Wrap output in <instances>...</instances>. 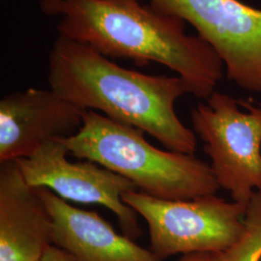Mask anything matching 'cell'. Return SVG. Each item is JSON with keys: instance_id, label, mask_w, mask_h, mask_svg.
<instances>
[{"instance_id": "cell-4", "label": "cell", "mask_w": 261, "mask_h": 261, "mask_svg": "<svg viewBox=\"0 0 261 261\" xmlns=\"http://www.w3.org/2000/svg\"><path fill=\"white\" fill-rule=\"evenodd\" d=\"M148 226L150 250L161 259L196 252L223 253L245 232L247 208L222 197L168 200L138 190L122 196Z\"/></svg>"}, {"instance_id": "cell-11", "label": "cell", "mask_w": 261, "mask_h": 261, "mask_svg": "<svg viewBox=\"0 0 261 261\" xmlns=\"http://www.w3.org/2000/svg\"><path fill=\"white\" fill-rule=\"evenodd\" d=\"M246 229L241 239L226 252L224 261H261V191H256L247 207Z\"/></svg>"}, {"instance_id": "cell-13", "label": "cell", "mask_w": 261, "mask_h": 261, "mask_svg": "<svg viewBox=\"0 0 261 261\" xmlns=\"http://www.w3.org/2000/svg\"><path fill=\"white\" fill-rule=\"evenodd\" d=\"M178 261H224L223 253L196 252L184 254Z\"/></svg>"}, {"instance_id": "cell-12", "label": "cell", "mask_w": 261, "mask_h": 261, "mask_svg": "<svg viewBox=\"0 0 261 261\" xmlns=\"http://www.w3.org/2000/svg\"><path fill=\"white\" fill-rule=\"evenodd\" d=\"M40 261H75L73 256L65 252L64 250L58 248L56 245H50L46 252H44Z\"/></svg>"}, {"instance_id": "cell-6", "label": "cell", "mask_w": 261, "mask_h": 261, "mask_svg": "<svg viewBox=\"0 0 261 261\" xmlns=\"http://www.w3.org/2000/svg\"><path fill=\"white\" fill-rule=\"evenodd\" d=\"M151 5L192 24L221 57L227 77L261 94V10L239 0H151Z\"/></svg>"}, {"instance_id": "cell-10", "label": "cell", "mask_w": 261, "mask_h": 261, "mask_svg": "<svg viewBox=\"0 0 261 261\" xmlns=\"http://www.w3.org/2000/svg\"><path fill=\"white\" fill-rule=\"evenodd\" d=\"M54 220V245L75 261H164L93 211L76 208L47 188H36Z\"/></svg>"}, {"instance_id": "cell-8", "label": "cell", "mask_w": 261, "mask_h": 261, "mask_svg": "<svg viewBox=\"0 0 261 261\" xmlns=\"http://www.w3.org/2000/svg\"><path fill=\"white\" fill-rule=\"evenodd\" d=\"M84 112L53 89L5 95L0 100V164L28 158L47 141L73 137Z\"/></svg>"}, {"instance_id": "cell-9", "label": "cell", "mask_w": 261, "mask_h": 261, "mask_svg": "<svg viewBox=\"0 0 261 261\" xmlns=\"http://www.w3.org/2000/svg\"><path fill=\"white\" fill-rule=\"evenodd\" d=\"M54 245V220L16 161L0 164V261H40Z\"/></svg>"}, {"instance_id": "cell-1", "label": "cell", "mask_w": 261, "mask_h": 261, "mask_svg": "<svg viewBox=\"0 0 261 261\" xmlns=\"http://www.w3.org/2000/svg\"><path fill=\"white\" fill-rule=\"evenodd\" d=\"M40 10L58 17V36L93 47L103 56L136 64H163L186 84L188 94L207 100L223 77L224 62L186 22L138 0H40Z\"/></svg>"}, {"instance_id": "cell-7", "label": "cell", "mask_w": 261, "mask_h": 261, "mask_svg": "<svg viewBox=\"0 0 261 261\" xmlns=\"http://www.w3.org/2000/svg\"><path fill=\"white\" fill-rule=\"evenodd\" d=\"M69 151L60 140L47 141L28 158L17 162L29 186L47 188L65 200L107 207L118 219L124 235L140 237L138 216L125 204L122 196L138 190L130 180L86 160L71 162Z\"/></svg>"}, {"instance_id": "cell-5", "label": "cell", "mask_w": 261, "mask_h": 261, "mask_svg": "<svg viewBox=\"0 0 261 261\" xmlns=\"http://www.w3.org/2000/svg\"><path fill=\"white\" fill-rule=\"evenodd\" d=\"M242 105L248 112L232 97L215 91L192 110L191 120L219 186L247 208L261 191V106Z\"/></svg>"}, {"instance_id": "cell-2", "label": "cell", "mask_w": 261, "mask_h": 261, "mask_svg": "<svg viewBox=\"0 0 261 261\" xmlns=\"http://www.w3.org/2000/svg\"><path fill=\"white\" fill-rule=\"evenodd\" d=\"M50 89L84 111H99L159 140L166 148L195 155L196 136L175 112L188 94L181 77L126 69L93 47L58 36L48 56Z\"/></svg>"}, {"instance_id": "cell-3", "label": "cell", "mask_w": 261, "mask_h": 261, "mask_svg": "<svg viewBox=\"0 0 261 261\" xmlns=\"http://www.w3.org/2000/svg\"><path fill=\"white\" fill-rule=\"evenodd\" d=\"M143 134L99 112L85 111L79 132L60 141L70 155L112 170L148 196L187 200L216 195L220 186L210 165L195 155L159 149Z\"/></svg>"}]
</instances>
